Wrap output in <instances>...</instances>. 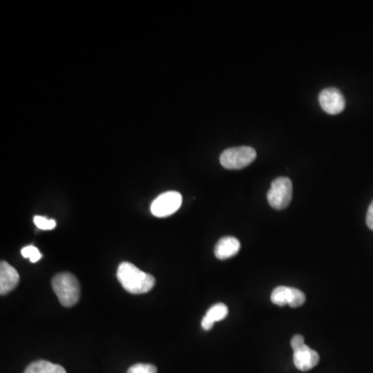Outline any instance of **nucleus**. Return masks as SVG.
<instances>
[{
    "label": "nucleus",
    "mask_w": 373,
    "mask_h": 373,
    "mask_svg": "<svg viewBox=\"0 0 373 373\" xmlns=\"http://www.w3.org/2000/svg\"><path fill=\"white\" fill-rule=\"evenodd\" d=\"M182 202H183V197L179 192L169 191L163 193L152 201L151 206L152 215L158 218L174 215L175 211L181 208Z\"/></svg>",
    "instance_id": "5"
},
{
    "label": "nucleus",
    "mask_w": 373,
    "mask_h": 373,
    "mask_svg": "<svg viewBox=\"0 0 373 373\" xmlns=\"http://www.w3.org/2000/svg\"><path fill=\"white\" fill-rule=\"evenodd\" d=\"M52 288L63 306L72 307L80 298L78 280L70 273H61L52 279Z\"/></svg>",
    "instance_id": "2"
},
{
    "label": "nucleus",
    "mask_w": 373,
    "mask_h": 373,
    "mask_svg": "<svg viewBox=\"0 0 373 373\" xmlns=\"http://www.w3.org/2000/svg\"><path fill=\"white\" fill-rule=\"evenodd\" d=\"M33 222H35L36 226L42 229V231H52V229L56 227V220L47 219V218L42 217V216H36Z\"/></svg>",
    "instance_id": "14"
},
{
    "label": "nucleus",
    "mask_w": 373,
    "mask_h": 373,
    "mask_svg": "<svg viewBox=\"0 0 373 373\" xmlns=\"http://www.w3.org/2000/svg\"><path fill=\"white\" fill-rule=\"evenodd\" d=\"M227 315H228V308L226 305L222 303L214 305L209 309L206 316L202 318L201 326L206 331H210L211 329H213L215 322L224 320Z\"/></svg>",
    "instance_id": "11"
},
{
    "label": "nucleus",
    "mask_w": 373,
    "mask_h": 373,
    "mask_svg": "<svg viewBox=\"0 0 373 373\" xmlns=\"http://www.w3.org/2000/svg\"><path fill=\"white\" fill-rule=\"evenodd\" d=\"M320 107L327 115H336L345 108V99L342 93L335 88H325L318 97Z\"/></svg>",
    "instance_id": "7"
},
{
    "label": "nucleus",
    "mask_w": 373,
    "mask_h": 373,
    "mask_svg": "<svg viewBox=\"0 0 373 373\" xmlns=\"http://www.w3.org/2000/svg\"><path fill=\"white\" fill-rule=\"evenodd\" d=\"M305 345L304 336L295 335L293 336L292 341H290V345H292L293 350H295L303 347Z\"/></svg>",
    "instance_id": "16"
},
{
    "label": "nucleus",
    "mask_w": 373,
    "mask_h": 373,
    "mask_svg": "<svg viewBox=\"0 0 373 373\" xmlns=\"http://www.w3.org/2000/svg\"><path fill=\"white\" fill-rule=\"evenodd\" d=\"M270 300L277 306L283 307L288 305L293 308L302 306L306 301V295L302 290L288 286H278L273 290Z\"/></svg>",
    "instance_id": "6"
},
{
    "label": "nucleus",
    "mask_w": 373,
    "mask_h": 373,
    "mask_svg": "<svg viewBox=\"0 0 373 373\" xmlns=\"http://www.w3.org/2000/svg\"><path fill=\"white\" fill-rule=\"evenodd\" d=\"M293 199V183L288 177H278L268 192V204L275 210H284Z\"/></svg>",
    "instance_id": "3"
},
{
    "label": "nucleus",
    "mask_w": 373,
    "mask_h": 373,
    "mask_svg": "<svg viewBox=\"0 0 373 373\" xmlns=\"http://www.w3.org/2000/svg\"><path fill=\"white\" fill-rule=\"evenodd\" d=\"M117 279L122 288L133 295H142L151 292L156 283L154 276L142 272L131 263H122L118 266Z\"/></svg>",
    "instance_id": "1"
},
{
    "label": "nucleus",
    "mask_w": 373,
    "mask_h": 373,
    "mask_svg": "<svg viewBox=\"0 0 373 373\" xmlns=\"http://www.w3.org/2000/svg\"><path fill=\"white\" fill-rule=\"evenodd\" d=\"M366 223H367V226L369 227V229L373 231V200L372 204H370L369 208H368Z\"/></svg>",
    "instance_id": "17"
},
{
    "label": "nucleus",
    "mask_w": 373,
    "mask_h": 373,
    "mask_svg": "<svg viewBox=\"0 0 373 373\" xmlns=\"http://www.w3.org/2000/svg\"><path fill=\"white\" fill-rule=\"evenodd\" d=\"M158 369H157L156 366L152 365V364H143L138 363L135 365L131 366L129 368L127 373H157Z\"/></svg>",
    "instance_id": "15"
},
{
    "label": "nucleus",
    "mask_w": 373,
    "mask_h": 373,
    "mask_svg": "<svg viewBox=\"0 0 373 373\" xmlns=\"http://www.w3.org/2000/svg\"><path fill=\"white\" fill-rule=\"evenodd\" d=\"M20 276L16 268L6 261L0 263V293L1 295L12 292L19 284Z\"/></svg>",
    "instance_id": "9"
},
{
    "label": "nucleus",
    "mask_w": 373,
    "mask_h": 373,
    "mask_svg": "<svg viewBox=\"0 0 373 373\" xmlns=\"http://www.w3.org/2000/svg\"><path fill=\"white\" fill-rule=\"evenodd\" d=\"M256 156V151L252 147H231L222 152L220 163L226 169H242L253 162Z\"/></svg>",
    "instance_id": "4"
},
{
    "label": "nucleus",
    "mask_w": 373,
    "mask_h": 373,
    "mask_svg": "<svg viewBox=\"0 0 373 373\" xmlns=\"http://www.w3.org/2000/svg\"><path fill=\"white\" fill-rule=\"evenodd\" d=\"M24 373H67L63 366L45 360L29 364Z\"/></svg>",
    "instance_id": "12"
},
{
    "label": "nucleus",
    "mask_w": 373,
    "mask_h": 373,
    "mask_svg": "<svg viewBox=\"0 0 373 373\" xmlns=\"http://www.w3.org/2000/svg\"><path fill=\"white\" fill-rule=\"evenodd\" d=\"M241 243L233 236H225L217 243L215 247V256L220 261L231 258L238 253Z\"/></svg>",
    "instance_id": "10"
},
{
    "label": "nucleus",
    "mask_w": 373,
    "mask_h": 373,
    "mask_svg": "<svg viewBox=\"0 0 373 373\" xmlns=\"http://www.w3.org/2000/svg\"><path fill=\"white\" fill-rule=\"evenodd\" d=\"M318 362H320V354L306 345L293 350V364L300 372H309L317 365Z\"/></svg>",
    "instance_id": "8"
},
{
    "label": "nucleus",
    "mask_w": 373,
    "mask_h": 373,
    "mask_svg": "<svg viewBox=\"0 0 373 373\" xmlns=\"http://www.w3.org/2000/svg\"><path fill=\"white\" fill-rule=\"evenodd\" d=\"M21 254L24 258H28L33 263H38L42 258V253L35 246H26L21 250Z\"/></svg>",
    "instance_id": "13"
}]
</instances>
